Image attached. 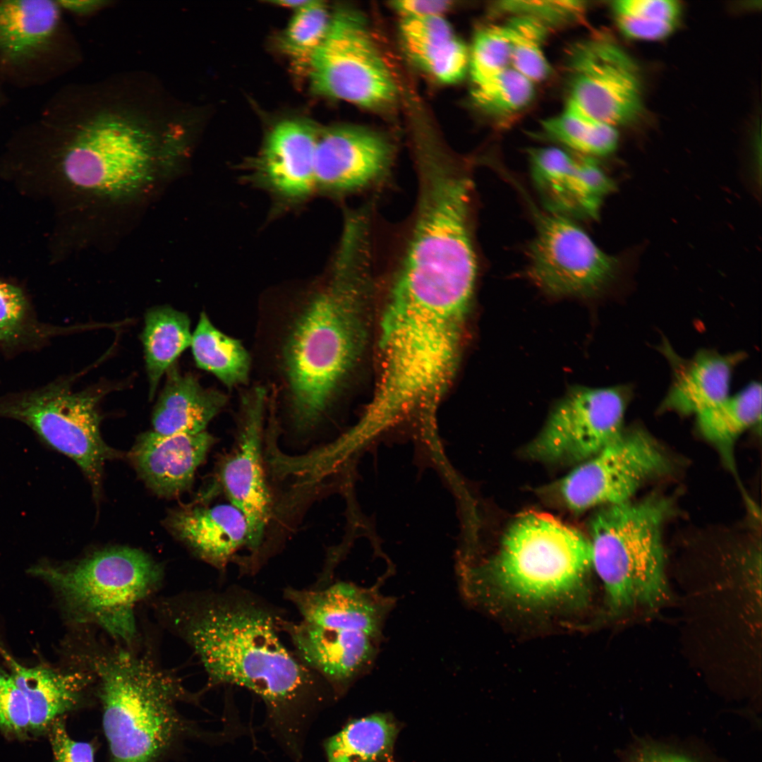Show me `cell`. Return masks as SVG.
Wrapping results in <instances>:
<instances>
[{
    "label": "cell",
    "mask_w": 762,
    "mask_h": 762,
    "mask_svg": "<svg viewBox=\"0 0 762 762\" xmlns=\"http://www.w3.org/2000/svg\"><path fill=\"white\" fill-rule=\"evenodd\" d=\"M49 169L28 178L44 190L121 194L142 186L193 134L187 107L158 80L129 73L90 83Z\"/></svg>",
    "instance_id": "7a4b0ae2"
},
{
    "label": "cell",
    "mask_w": 762,
    "mask_h": 762,
    "mask_svg": "<svg viewBox=\"0 0 762 762\" xmlns=\"http://www.w3.org/2000/svg\"><path fill=\"white\" fill-rule=\"evenodd\" d=\"M68 381L0 401V418L17 420L47 445L71 458L98 497L105 461L117 455L102 438L98 404L102 389L73 392Z\"/></svg>",
    "instance_id": "ba28073f"
},
{
    "label": "cell",
    "mask_w": 762,
    "mask_h": 762,
    "mask_svg": "<svg viewBox=\"0 0 762 762\" xmlns=\"http://www.w3.org/2000/svg\"><path fill=\"white\" fill-rule=\"evenodd\" d=\"M110 762H159L189 727L178 709L186 691L176 677L130 649H90Z\"/></svg>",
    "instance_id": "277c9868"
},
{
    "label": "cell",
    "mask_w": 762,
    "mask_h": 762,
    "mask_svg": "<svg viewBox=\"0 0 762 762\" xmlns=\"http://www.w3.org/2000/svg\"><path fill=\"white\" fill-rule=\"evenodd\" d=\"M400 30L408 55L435 79L452 84L464 78L469 52L442 16L402 18Z\"/></svg>",
    "instance_id": "cb8c5ba5"
},
{
    "label": "cell",
    "mask_w": 762,
    "mask_h": 762,
    "mask_svg": "<svg viewBox=\"0 0 762 762\" xmlns=\"http://www.w3.org/2000/svg\"><path fill=\"white\" fill-rule=\"evenodd\" d=\"M371 243L364 235L343 236L332 277L307 302L286 337L284 368L298 430L320 421L359 353Z\"/></svg>",
    "instance_id": "3957f363"
},
{
    "label": "cell",
    "mask_w": 762,
    "mask_h": 762,
    "mask_svg": "<svg viewBox=\"0 0 762 762\" xmlns=\"http://www.w3.org/2000/svg\"><path fill=\"white\" fill-rule=\"evenodd\" d=\"M670 468L660 445L646 431L635 428L623 431L582 461L560 482L559 492L565 505L575 512L620 504Z\"/></svg>",
    "instance_id": "7c38bea8"
},
{
    "label": "cell",
    "mask_w": 762,
    "mask_h": 762,
    "mask_svg": "<svg viewBox=\"0 0 762 762\" xmlns=\"http://www.w3.org/2000/svg\"><path fill=\"white\" fill-rule=\"evenodd\" d=\"M284 617L258 594L230 586L191 595L173 619L202 663L207 687L236 685L259 696L272 734L298 758L310 722L332 690L282 641Z\"/></svg>",
    "instance_id": "6da1fadb"
},
{
    "label": "cell",
    "mask_w": 762,
    "mask_h": 762,
    "mask_svg": "<svg viewBox=\"0 0 762 762\" xmlns=\"http://www.w3.org/2000/svg\"><path fill=\"white\" fill-rule=\"evenodd\" d=\"M510 44L504 25L481 28L469 52L468 69L473 85L510 67Z\"/></svg>",
    "instance_id": "e575fe53"
},
{
    "label": "cell",
    "mask_w": 762,
    "mask_h": 762,
    "mask_svg": "<svg viewBox=\"0 0 762 762\" xmlns=\"http://www.w3.org/2000/svg\"><path fill=\"white\" fill-rule=\"evenodd\" d=\"M392 158L389 143L373 131L353 126L320 130L315 187L346 192L371 186L387 172Z\"/></svg>",
    "instance_id": "e0dca14e"
},
{
    "label": "cell",
    "mask_w": 762,
    "mask_h": 762,
    "mask_svg": "<svg viewBox=\"0 0 762 762\" xmlns=\"http://www.w3.org/2000/svg\"><path fill=\"white\" fill-rule=\"evenodd\" d=\"M0 730L6 735L23 738L30 733L27 700L10 670L0 668Z\"/></svg>",
    "instance_id": "d590c367"
},
{
    "label": "cell",
    "mask_w": 762,
    "mask_h": 762,
    "mask_svg": "<svg viewBox=\"0 0 762 762\" xmlns=\"http://www.w3.org/2000/svg\"><path fill=\"white\" fill-rule=\"evenodd\" d=\"M399 731L389 713L353 720L325 741L327 761L392 762Z\"/></svg>",
    "instance_id": "484cf974"
},
{
    "label": "cell",
    "mask_w": 762,
    "mask_h": 762,
    "mask_svg": "<svg viewBox=\"0 0 762 762\" xmlns=\"http://www.w3.org/2000/svg\"><path fill=\"white\" fill-rule=\"evenodd\" d=\"M190 346L197 366L228 388L247 382L251 363L248 352L240 340L218 329L205 312L200 315Z\"/></svg>",
    "instance_id": "f1b7e54d"
},
{
    "label": "cell",
    "mask_w": 762,
    "mask_h": 762,
    "mask_svg": "<svg viewBox=\"0 0 762 762\" xmlns=\"http://www.w3.org/2000/svg\"><path fill=\"white\" fill-rule=\"evenodd\" d=\"M452 5L448 1L406 0L392 2L402 18L442 16Z\"/></svg>",
    "instance_id": "ab89813d"
},
{
    "label": "cell",
    "mask_w": 762,
    "mask_h": 762,
    "mask_svg": "<svg viewBox=\"0 0 762 762\" xmlns=\"http://www.w3.org/2000/svg\"><path fill=\"white\" fill-rule=\"evenodd\" d=\"M497 7L514 16L533 18L546 27L575 20L585 10L583 2L579 1H507L500 2Z\"/></svg>",
    "instance_id": "8d00e7d4"
},
{
    "label": "cell",
    "mask_w": 762,
    "mask_h": 762,
    "mask_svg": "<svg viewBox=\"0 0 762 762\" xmlns=\"http://www.w3.org/2000/svg\"><path fill=\"white\" fill-rule=\"evenodd\" d=\"M267 390L257 386L243 394L238 435L232 452L219 469V480L232 505L243 514L248 526L246 547L249 572L259 555L272 514V497L263 467L262 437ZM247 564V563H246Z\"/></svg>",
    "instance_id": "9a60e30c"
},
{
    "label": "cell",
    "mask_w": 762,
    "mask_h": 762,
    "mask_svg": "<svg viewBox=\"0 0 762 762\" xmlns=\"http://www.w3.org/2000/svg\"><path fill=\"white\" fill-rule=\"evenodd\" d=\"M664 346L665 354L672 366L673 378L660 406L663 410L697 415L729 396L732 374L744 354L722 355L703 349L692 358L684 359Z\"/></svg>",
    "instance_id": "7402d4cb"
},
{
    "label": "cell",
    "mask_w": 762,
    "mask_h": 762,
    "mask_svg": "<svg viewBox=\"0 0 762 762\" xmlns=\"http://www.w3.org/2000/svg\"><path fill=\"white\" fill-rule=\"evenodd\" d=\"M320 130L304 119H286L270 131L261 165L270 186L283 196L303 198L314 188L315 157Z\"/></svg>",
    "instance_id": "ffe728a7"
},
{
    "label": "cell",
    "mask_w": 762,
    "mask_h": 762,
    "mask_svg": "<svg viewBox=\"0 0 762 762\" xmlns=\"http://www.w3.org/2000/svg\"><path fill=\"white\" fill-rule=\"evenodd\" d=\"M30 572L57 593L70 617L99 627L129 646L137 635L136 605L159 586L161 564L145 552L129 547L96 551L63 565L41 564Z\"/></svg>",
    "instance_id": "52a82bcc"
},
{
    "label": "cell",
    "mask_w": 762,
    "mask_h": 762,
    "mask_svg": "<svg viewBox=\"0 0 762 762\" xmlns=\"http://www.w3.org/2000/svg\"><path fill=\"white\" fill-rule=\"evenodd\" d=\"M696 416L701 434L729 462L739 435L761 421V386L751 382L737 394L728 396Z\"/></svg>",
    "instance_id": "83f0119b"
},
{
    "label": "cell",
    "mask_w": 762,
    "mask_h": 762,
    "mask_svg": "<svg viewBox=\"0 0 762 762\" xmlns=\"http://www.w3.org/2000/svg\"><path fill=\"white\" fill-rule=\"evenodd\" d=\"M313 1V0H279L269 1L267 2L277 5L278 6L293 9L294 11H296L308 6Z\"/></svg>",
    "instance_id": "7bdbcfd3"
},
{
    "label": "cell",
    "mask_w": 762,
    "mask_h": 762,
    "mask_svg": "<svg viewBox=\"0 0 762 762\" xmlns=\"http://www.w3.org/2000/svg\"><path fill=\"white\" fill-rule=\"evenodd\" d=\"M316 95L375 108L394 100L396 87L360 13L339 8L306 68Z\"/></svg>",
    "instance_id": "30bf717a"
},
{
    "label": "cell",
    "mask_w": 762,
    "mask_h": 762,
    "mask_svg": "<svg viewBox=\"0 0 762 762\" xmlns=\"http://www.w3.org/2000/svg\"><path fill=\"white\" fill-rule=\"evenodd\" d=\"M524 197L536 226L527 253L531 281L556 297L590 296L605 288L618 272L619 259L600 249L567 217L541 210Z\"/></svg>",
    "instance_id": "8fae6325"
},
{
    "label": "cell",
    "mask_w": 762,
    "mask_h": 762,
    "mask_svg": "<svg viewBox=\"0 0 762 762\" xmlns=\"http://www.w3.org/2000/svg\"><path fill=\"white\" fill-rule=\"evenodd\" d=\"M670 509L666 498L653 496L603 507L592 519L591 567L613 612L667 598L663 528Z\"/></svg>",
    "instance_id": "8992f818"
},
{
    "label": "cell",
    "mask_w": 762,
    "mask_h": 762,
    "mask_svg": "<svg viewBox=\"0 0 762 762\" xmlns=\"http://www.w3.org/2000/svg\"><path fill=\"white\" fill-rule=\"evenodd\" d=\"M47 733L54 762H95V744L72 739L63 718L57 719Z\"/></svg>",
    "instance_id": "f35d334b"
},
{
    "label": "cell",
    "mask_w": 762,
    "mask_h": 762,
    "mask_svg": "<svg viewBox=\"0 0 762 762\" xmlns=\"http://www.w3.org/2000/svg\"><path fill=\"white\" fill-rule=\"evenodd\" d=\"M165 524L196 556L220 571L247 544V522L231 504L179 508L170 512Z\"/></svg>",
    "instance_id": "d6986e66"
},
{
    "label": "cell",
    "mask_w": 762,
    "mask_h": 762,
    "mask_svg": "<svg viewBox=\"0 0 762 762\" xmlns=\"http://www.w3.org/2000/svg\"><path fill=\"white\" fill-rule=\"evenodd\" d=\"M14 680L28 702L30 733L47 732L50 726L66 713L84 706L94 683L87 670L64 671L46 666L26 667L0 650Z\"/></svg>",
    "instance_id": "44dd1931"
},
{
    "label": "cell",
    "mask_w": 762,
    "mask_h": 762,
    "mask_svg": "<svg viewBox=\"0 0 762 762\" xmlns=\"http://www.w3.org/2000/svg\"><path fill=\"white\" fill-rule=\"evenodd\" d=\"M631 396L627 386L571 390L550 413L529 453L546 461L581 463L591 458L623 433Z\"/></svg>",
    "instance_id": "5bb4252c"
},
{
    "label": "cell",
    "mask_w": 762,
    "mask_h": 762,
    "mask_svg": "<svg viewBox=\"0 0 762 762\" xmlns=\"http://www.w3.org/2000/svg\"><path fill=\"white\" fill-rule=\"evenodd\" d=\"M60 18L57 1H0V52L11 60L33 54L56 31Z\"/></svg>",
    "instance_id": "d4e9b609"
},
{
    "label": "cell",
    "mask_w": 762,
    "mask_h": 762,
    "mask_svg": "<svg viewBox=\"0 0 762 762\" xmlns=\"http://www.w3.org/2000/svg\"><path fill=\"white\" fill-rule=\"evenodd\" d=\"M617 25L627 37L661 40L677 27L682 6L675 0H619L612 4Z\"/></svg>",
    "instance_id": "4dcf8cb0"
},
{
    "label": "cell",
    "mask_w": 762,
    "mask_h": 762,
    "mask_svg": "<svg viewBox=\"0 0 762 762\" xmlns=\"http://www.w3.org/2000/svg\"><path fill=\"white\" fill-rule=\"evenodd\" d=\"M27 313L23 291L0 280V341L12 340L23 333Z\"/></svg>",
    "instance_id": "74e56055"
},
{
    "label": "cell",
    "mask_w": 762,
    "mask_h": 762,
    "mask_svg": "<svg viewBox=\"0 0 762 762\" xmlns=\"http://www.w3.org/2000/svg\"><path fill=\"white\" fill-rule=\"evenodd\" d=\"M60 7H63L79 15H89L107 6L108 1L99 0L85 1H59Z\"/></svg>",
    "instance_id": "b9f144b4"
},
{
    "label": "cell",
    "mask_w": 762,
    "mask_h": 762,
    "mask_svg": "<svg viewBox=\"0 0 762 762\" xmlns=\"http://www.w3.org/2000/svg\"><path fill=\"white\" fill-rule=\"evenodd\" d=\"M152 413L153 431L161 435L198 434L223 409L227 397L203 387L193 375L181 374L171 365Z\"/></svg>",
    "instance_id": "603a6c76"
},
{
    "label": "cell",
    "mask_w": 762,
    "mask_h": 762,
    "mask_svg": "<svg viewBox=\"0 0 762 762\" xmlns=\"http://www.w3.org/2000/svg\"><path fill=\"white\" fill-rule=\"evenodd\" d=\"M330 18L327 6L321 1L313 0L294 11L279 40L280 49L300 68L306 70L311 56L326 35Z\"/></svg>",
    "instance_id": "d6a6232c"
},
{
    "label": "cell",
    "mask_w": 762,
    "mask_h": 762,
    "mask_svg": "<svg viewBox=\"0 0 762 762\" xmlns=\"http://www.w3.org/2000/svg\"><path fill=\"white\" fill-rule=\"evenodd\" d=\"M214 442L207 431L161 435L151 430L138 437L129 458L153 492L174 497L191 485L195 470Z\"/></svg>",
    "instance_id": "ac0fdd59"
},
{
    "label": "cell",
    "mask_w": 762,
    "mask_h": 762,
    "mask_svg": "<svg viewBox=\"0 0 762 762\" xmlns=\"http://www.w3.org/2000/svg\"><path fill=\"white\" fill-rule=\"evenodd\" d=\"M533 182L546 210L565 217L597 219L614 181L593 157L560 148L528 150Z\"/></svg>",
    "instance_id": "2e32d148"
},
{
    "label": "cell",
    "mask_w": 762,
    "mask_h": 762,
    "mask_svg": "<svg viewBox=\"0 0 762 762\" xmlns=\"http://www.w3.org/2000/svg\"><path fill=\"white\" fill-rule=\"evenodd\" d=\"M542 128L547 136L583 156L607 155L618 143L615 126L591 116L568 101L560 114L542 121Z\"/></svg>",
    "instance_id": "f546056e"
},
{
    "label": "cell",
    "mask_w": 762,
    "mask_h": 762,
    "mask_svg": "<svg viewBox=\"0 0 762 762\" xmlns=\"http://www.w3.org/2000/svg\"><path fill=\"white\" fill-rule=\"evenodd\" d=\"M190 319L183 312L169 306L148 310L141 335L150 398L157 385L177 358L191 345Z\"/></svg>",
    "instance_id": "4316f807"
},
{
    "label": "cell",
    "mask_w": 762,
    "mask_h": 762,
    "mask_svg": "<svg viewBox=\"0 0 762 762\" xmlns=\"http://www.w3.org/2000/svg\"><path fill=\"white\" fill-rule=\"evenodd\" d=\"M591 567L588 538L552 515L531 511L508 528L487 570L462 571L460 583L469 597L490 583L516 600L543 603L572 593Z\"/></svg>",
    "instance_id": "5b68a950"
},
{
    "label": "cell",
    "mask_w": 762,
    "mask_h": 762,
    "mask_svg": "<svg viewBox=\"0 0 762 762\" xmlns=\"http://www.w3.org/2000/svg\"><path fill=\"white\" fill-rule=\"evenodd\" d=\"M626 762H697L684 754L655 746L638 751Z\"/></svg>",
    "instance_id": "60d3db41"
},
{
    "label": "cell",
    "mask_w": 762,
    "mask_h": 762,
    "mask_svg": "<svg viewBox=\"0 0 762 762\" xmlns=\"http://www.w3.org/2000/svg\"><path fill=\"white\" fill-rule=\"evenodd\" d=\"M504 26L510 44V67L533 83L545 80L551 73L543 46L547 27L524 16H513Z\"/></svg>",
    "instance_id": "1f68e13d"
},
{
    "label": "cell",
    "mask_w": 762,
    "mask_h": 762,
    "mask_svg": "<svg viewBox=\"0 0 762 762\" xmlns=\"http://www.w3.org/2000/svg\"><path fill=\"white\" fill-rule=\"evenodd\" d=\"M567 101L612 126L635 121L642 110L638 66L617 44L591 37L572 44L566 58Z\"/></svg>",
    "instance_id": "4fadbf2b"
},
{
    "label": "cell",
    "mask_w": 762,
    "mask_h": 762,
    "mask_svg": "<svg viewBox=\"0 0 762 762\" xmlns=\"http://www.w3.org/2000/svg\"><path fill=\"white\" fill-rule=\"evenodd\" d=\"M534 83L512 68L473 85L472 97L485 111L497 116L517 113L534 96Z\"/></svg>",
    "instance_id": "836d02e7"
},
{
    "label": "cell",
    "mask_w": 762,
    "mask_h": 762,
    "mask_svg": "<svg viewBox=\"0 0 762 762\" xmlns=\"http://www.w3.org/2000/svg\"><path fill=\"white\" fill-rule=\"evenodd\" d=\"M384 580L358 583L332 579L320 588L286 587L284 598L301 615L305 634L325 649L365 655L380 649L395 599L381 591Z\"/></svg>",
    "instance_id": "9c48e42d"
}]
</instances>
